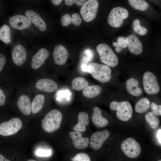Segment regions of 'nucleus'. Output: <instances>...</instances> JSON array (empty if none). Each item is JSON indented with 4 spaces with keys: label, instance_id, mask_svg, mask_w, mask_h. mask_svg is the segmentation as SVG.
I'll list each match as a JSON object with an SVG mask.
<instances>
[{
    "label": "nucleus",
    "instance_id": "nucleus-1",
    "mask_svg": "<svg viewBox=\"0 0 161 161\" xmlns=\"http://www.w3.org/2000/svg\"><path fill=\"white\" fill-rule=\"evenodd\" d=\"M62 119L61 112L58 110L52 109L47 113L41 120L42 128L47 132H54L60 128Z\"/></svg>",
    "mask_w": 161,
    "mask_h": 161
},
{
    "label": "nucleus",
    "instance_id": "nucleus-2",
    "mask_svg": "<svg viewBox=\"0 0 161 161\" xmlns=\"http://www.w3.org/2000/svg\"><path fill=\"white\" fill-rule=\"evenodd\" d=\"M86 71L93 78L102 83L108 82L111 78V69L106 65L92 63L87 66Z\"/></svg>",
    "mask_w": 161,
    "mask_h": 161
},
{
    "label": "nucleus",
    "instance_id": "nucleus-3",
    "mask_svg": "<svg viewBox=\"0 0 161 161\" xmlns=\"http://www.w3.org/2000/svg\"><path fill=\"white\" fill-rule=\"evenodd\" d=\"M96 50L100 61L103 63L112 67L117 66L118 59L111 48L105 44H100L97 46Z\"/></svg>",
    "mask_w": 161,
    "mask_h": 161
},
{
    "label": "nucleus",
    "instance_id": "nucleus-4",
    "mask_svg": "<svg viewBox=\"0 0 161 161\" xmlns=\"http://www.w3.org/2000/svg\"><path fill=\"white\" fill-rule=\"evenodd\" d=\"M109 107L111 110L117 111V117L122 121H127L132 116L133 109L128 101H124L118 102L113 101L111 103Z\"/></svg>",
    "mask_w": 161,
    "mask_h": 161
},
{
    "label": "nucleus",
    "instance_id": "nucleus-5",
    "mask_svg": "<svg viewBox=\"0 0 161 161\" xmlns=\"http://www.w3.org/2000/svg\"><path fill=\"white\" fill-rule=\"evenodd\" d=\"M129 16L128 10L125 8L117 7L113 8L108 17V22L111 26L118 28L123 24V20Z\"/></svg>",
    "mask_w": 161,
    "mask_h": 161
},
{
    "label": "nucleus",
    "instance_id": "nucleus-6",
    "mask_svg": "<svg viewBox=\"0 0 161 161\" xmlns=\"http://www.w3.org/2000/svg\"><path fill=\"white\" fill-rule=\"evenodd\" d=\"M99 6L96 0H88L85 2L80 9V13L84 20L86 22L94 20L97 15Z\"/></svg>",
    "mask_w": 161,
    "mask_h": 161
},
{
    "label": "nucleus",
    "instance_id": "nucleus-7",
    "mask_svg": "<svg viewBox=\"0 0 161 161\" xmlns=\"http://www.w3.org/2000/svg\"><path fill=\"white\" fill-rule=\"evenodd\" d=\"M121 147L125 155L131 158L138 157L141 151L139 144L131 137L128 138L123 140L121 143Z\"/></svg>",
    "mask_w": 161,
    "mask_h": 161
},
{
    "label": "nucleus",
    "instance_id": "nucleus-8",
    "mask_svg": "<svg viewBox=\"0 0 161 161\" xmlns=\"http://www.w3.org/2000/svg\"><path fill=\"white\" fill-rule=\"evenodd\" d=\"M143 84L144 90L148 95L156 94L160 91V86L157 77L150 71L146 72L144 74Z\"/></svg>",
    "mask_w": 161,
    "mask_h": 161
},
{
    "label": "nucleus",
    "instance_id": "nucleus-9",
    "mask_svg": "<svg viewBox=\"0 0 161 161\" xmlns=\"http://www.w3.org/2000/svg\"><path fill=\"white\" fill-rule=\"evenodd\" d=\"M22 123L19 118H13L0 124V135L7 136L16 133L22 127Z\"/></svg>",
    "mask_w": 161,
    "mask_h": 161
},
{
    "label": "nucleus",
    "instance_id": "nucleus-10",
    "mask_svg": "<svg viewBox=\"0 0 161 161\" xmlns=\"http://www.w3.org/2000/svg\"><path fill=\"white\" fill-rule=\"evenodd\" d=\"M109 135V132L106 129L95 132L90 138L89 143L90 147L94 150L100 149Z\"/></svg>",
    "mask_w": 161,
    "mask_h": 161
},
{
    "label": "nucleus",
    "instance_id": "nucleus-11",
    "mask_svg": "<svg viewBox=\"0 0 161 161\" xmlns=\"http://www.w3.org/2000/svg\"><path fill=\"white\" fill-rule=\"evenodd\" d=\"M10 25L13 28L19 30L29 27L31 21L26 17L21 15H16L10 17L9 21Z\"/></svg>",
    "mask_w": 161,
    "mask_h": 161
},
{
    "label": "nucleus",
    "instance_id": "nucleus-12",
    "mask_svg": "<svg viewBox=\"0 0 161 161\" xmlns=\"http://www.w3.org/2000/svg\"><path fill=\"white\" fill-rule=\"evenodd\" d=\"M127 47L131 52L136 55L141 53L143 51V45L138 38L134 35L131 34L126 37Z\"/></svg>",
    "mask_w": 161,
    "mask_h": 161
},
{
    "label": "nucleus",
    "instance_id": "nucleus-13",
    "mask_svg": "<svg viewBox=\"0 0 161 161\" xmlns=\"http://www.w3.org/2000/svg\"><path fill=\"white\" fill-rule=\"evenodd\" d=\"M68 57V50L64 46L59 44L55 47L53 52V58L56 64L64 65L66 63Z\"/></svg>",
    "mask_w": 161,
    "mask_h": 161
},
{
    "label": "nucleus",
    "instance_id": "nucleus-14",
    "mask_svg": "<svg viewBox=\"0 0 161 161\" xmlns=\"http://www.w3.org/2000/svg\"><path fill=\"white\" fill-rule=\"evenodd\" d=\"M49 55V52L47 49L42 48L39 49L32 58V68L35 70L38 69L44 64Z\"/></svg>",
    "mask_w": 161,
    "mask_h": 161
},
{
    "label": "nucleus",
    "instance_id": "nucleus-15",
    "mask_svg": "<svg viewBox=\"0 0 161 161\" xmlns=\"http://www.w3.org/2000/svg\"><path fill=\"white\" fill-rule=\"evenodd\" d=\"M69 136L72 140L74 146L77 149H83L88 147L89 143V139L83 137L81 132L71 131L69 133Z\"/></svg>",
    "mask_w": 161,
    "mask_h": 161
},
{
    "label": "nucleus",
    "instance_id": "nucleus-16",
    "mask_svg": "<svg viewBox=\"0 0 161 161\" xmlns=\"http://www.w3.org/2000/svg\"><path fill=\"white\" fill-rule=\"evenodd\" d=\"M35 86L38 90L48 92H53L58 88V85L55 82L48 78L39 79L35 83Z\"/></svg>",
    "mask_w": 161,
    "mask_h": 161
},
{
    "label": "nucleus",
    "instance_id": "nucleus-17",
    "mask_svg": "<svg viewBox=\"0 0 161 161\" xmlns=\"http://www.w3.org/2000/svg\"><path fill=\"white\" fill-rule=\"evenodd\" d=\"M12 56L13 61L16 65H22L25 62L27 57L25 48L21 45H17L13 50Z\"/></svg>",
    "mask_w": 161,
    "mask_h": 161
},
{
    "label": "nucleus",
    "instance_id": "nucleus-18",
    "mask_svg": "<svg viewBox=\"0 0 161 161\" xmlns=\"http://www.w3.org/2000/svg\"><path fill=\"white\" fill-rule=\"evenodd\" d=\"M26 17L41 31H44L47 28L46 24L41 16L34 11L27 10L25 12Z\"/></svg>",
    "mask_w": 161,
    "mask_h": 161
},
{
    "label": "nucleus",
    "instance_id": "nucleus-19",
    "mask_svg": "<svg viewBox=\"0 0 161 161\" xmlns=\"http://www.w3.org/2000/svg\"><path fill=\"white\" fill-rule=\"evenodd\" d=\"M17 105L22 113L25 115H30L31 112V103L29 97L22 95L18 98Z\"/></svg>",
    "mask_w": 161,
    "mask_h": 161
},
{
    "label": "nucleus",
    "instance_id": "nucleus-20",
    "mask_svg": "<svg viewBox=\"0 0 161 161\" xmlns=\"http://www.w3.org/2000/svg\"><path fill=\"white\" fill-rule=\"evenodd\" d=\"M94 112L91 117L92 121L95 125L97 128L104 127L109 123L108 120L102 115L101 111L97 107L93 108Z\"/></svg>",
    "mask_w": 161,
    "mask_h": 161
},
{
    "label": "nucleus",
    "instance_id": "nucleus-21",
    "mask_svg": "<svg viewBox=\"0 0 161 161\" xmlns=\"http://www.w3.org/2000/svg\"><path fill=\"white\" fill-rule=\"evenodd\" d=\"M78 122L75 125L73 129L75 132H83L86 129V126L89 124L88 114L85 112H80L78 115Z\"/></svg>",
    "mask_w": 161,
    "mask_h": 161
},
{
    "label": "nucleus",
    "instance_id": "nucleus-22",
    "mask_svg": "<svg viewBox=\"0 0 161 161\" xmlns=\"http://www.w3.org/2000/svg\"><path fill=\"white\" fill-rule=\"evenodd\" d=\"M138 85L139 82L137 79L134 78H130L127 80L126 83V90L133 96H139L142 94L143 91Z\"/></svg>",
    "mask_w": 161,
    "mask_h": 161
},
{
    "label": "nucleus",
    "instance_id": "nucleus-23",
    "mask_svg": "<svg viewBox=\"0 0 161 161\" xmlns=\"http://www.w3.org/2000/svg\"><path fill=\"white\" fill-rule=\"evenodd\" d=\"M45 101L44 96L38 94L34 98L31 103V112L35 114L39 112L42 108Z\"/></svg>",
    "mask_w": 161,
    "mask_h": 161
},
{
    "label": "nucleus",
    "instance_id": "nucleus-24",
    "mask_svg": "<svg viewBox=\"0 0 161 161\" xmlns=\"http://www.w3.org/2000/svg\"><path fill=\"white\" fill-rule=\"evenodd\" d=\"M102 88L98 85L88 86L83 91V95L89 98H92L99 95L102 91Z\"/></svg>",
    "mask_w": 161,
    "mask_h": 161
},
{
    "label": "nucleus",
    "instance_id": "nucleus-25",
    "mask_svg": "<svg viewBox=\"0 0 161 161\" xmlns=\"http://www.w3.org/2000/svg\"><path fill=\"white\" fill-rule=\"evenodd\" d=\"M89 83L83 77H78L74 78L72 81L71 86L72 89L76 91L84 89L88 86Z\"/></svg>",
    "mask_w": 161,
    "mask_h": 161
},
{
    "label": "nucleus",
    "instance_id": "nucleus-26",
    "mask_svg": "<svg viewBox=\"0 0 161 161\" xmlns=\"http://www.w3.org/2000/svg\"><path fill=\"white\" fill-rule=\"evenodd\" d=\"M150 101L146 97L142 98L136 103L135 110L139 113H143L148 110L150 107Z\"/></svg>",
    "mask_w": 161,
    "mask_h": 161
},
{
    "label": "nucleus",
    "instance_id": "nucleus-27",
    "mask_svg": "<svg viewBox=\"0 0 161 161\" xmlns=\"http://www.w3.org/2000/svg\"><path fill=\"white\" fill-rule=\"evenodd\" d=\"M0 39L6 44L11 42V30L7 24H4L1 28Z\"/></svg>",
    "mask_w": 161,
    "mask_h": 161
},
{
    "label": "nucleus",
    "instance_id": "nucleus-28",
    "mask_svg": "<svg viewBox=\"0 0 161 161\" xmlns=\"http://www.w3.org/2000/svg\"><path fill=\"white\" fill-rule=\"evenodd\" d=\"M145 118L146 122L152 129H156L159 124V118L152 112H149L147 113L145 115Z\"/></svg>",
    "mask_w": 161,
    "mask_h": 161
},
{
    "label": "nucleus",
    "instance_id": "nucleus-29",
    "mask_svg": "<svg viewBox=\"0 0 161 161\" xmlns=\"http://www.w3.org/2000/svg\"><path fill=\"white\" fill-rule=\"evenodd\" d=\"M129 2L134 9L142 11L146 10L148 7V4L144 0H129Z\"/></svg>",
    "mask_w": 161,
    "mask_h": 161
},
{
    "label": "nucleus",
    "instance_id": "nucleus-30",
    "mask_svg": "<svg viewBox=\"0 0 161 161\" xmlns=\"http://www.w3.org/2000/svg\"><path fill=\"white\" fill-rule=\"evenodd\" d=\"M117 42H113L112 45L116 47L115 51L117 53H119L123 49L127 47L126 38L123 36H119L117 38Z\"/></svg>",
    "mask_w": 161,
    "mask_h": 161
},
{
    "label": "nucleus",
    "instance_id": "nucleus-31",
    "mask_svg": "<svg viewBox=\"0 0 161 161\" xmlns=\"http://www.w3.org/2000/svg\"><path fill=\"white\" fill-rule=\"evenodd\" d=\"M133 27L134 30L140 35H145L148 32L145 27L140 25V21L138 19L134 20L133 23Z\"/></svg>",
    "mask_w": 161,
    "mask_h": 161
},
{
    "label": "nucleus",
    "instance_id": "nucleus-32",
    "mask_svg": "<svg viewBox=\"0 0 161 161\" xmlns=\"http://www.w3.org/2000/svg\"><path fill=\"white\" fill-rule=\"evenodd\" d=\"M72 161H91V159L87 154L80 153L76 154L73 158Z\"/></svg>",
    "mask_w": 161,
    "mask_h": 161
},
{
    "label": "nucleus",
    "instance_id": "nucleus-33",
    "mask_svg": "<svg viewBox=\"0 0 161 161\" xmlns=\"http://www.w3.org/2000/svg\"><path fill=\"white\" fill-rule=\"evenodd\" d=\"M52 151L50 149H38L35 151L36 155L41 157H49L52 154Z\"/></svg>",
    "mask_w": 161,
    "mask_h": 161
},
{
    "label": "nucleus",
    "instance_id": "nucleus-34",
    "mask_svg": "<svg viewBox=\"0 0 161 161\" xmlns=\"http://www.w3.org/2000/svg\"><path fill=\"white\" fill-rule=\"evenodd\" d=\"M61 23L62 26H66L72 24L71 17L68 14L64 15L61 17Z\"/></svg>",
    "mask_w": 161,
    "mask_h": 161
},
{
    "label": "nucleus",
    "instance_id": "nucleus-35",
    "mask_svg": "<svg viewBox=\"0 0 161 161\" xmlns=\"http://www.w3.org/2000/svg\"><path fill=\"white\" fill-rule=\"evenodd\" d=\"M72 24L78 26L81 24L82 19L79 15L77 13H74L71 16Z\"/></svg>",
    "mask_w": 161,
    "mask_h": 161
},
{
    "label": "nucleus",
    "instance_id": "nucleus-36",
    "mask_svg": "<svg viewBox=\"0 0 161 161\" xmlns=\"http://www.w3.org/2000/svg\"><path fill=\"white\" fill-rule=\"evenodd\" d=\"M151 108L152 112L157 115H161V105H157L154 102L151 103Z\"/></svg>",
    "mask_w": 161,
    "mask_h": 161
},
{
    "label": "nucleus",
    "instance_id": "nucleus-37",
    "mask_svg": "<svg viewBox=\"0 0 161 161\" xmlns=\"http://www.w3.org/2000/svg\"><path fill=\"white\" fill-rule=\"evenodd\" d=\"M86 0H65V4L68 6L72 5L75 3L78 6L83 5L86 1Z\"/></svg>",
    "mask_w": 161,
    "mask_h": 161
},
{
    "label": "nucleus",
    "instance_id": "nucleus-38",
    "mask_svg": "<svg viewBox=\"0 0 161 161\" xmlns=\"http://www.w3.org/2000/svg\"><path fill=\"white\" fill-rule=\"evenodd\" d=\"M6 100L5 95L1 89L0 88V106L4 105Z\"/></svg>",
    "mask_w": 161,
    "mask_h": 161
},
{
    "label": "nucleus",
    "instance_id": "nucleus-39",
    "mask_svg": "<svg viewBox=\"0 0 161 161\" xmlns=\"http://www.w3.org/2000/svg\"><path fill=\"white\" fill-rule=\"evenodd\" d=\"M6 62V59L5 56L2 54H0V72L2 70Z\"/></svg>",
    "mask_w": 161,
    "mask_h": 161
},
{
    "label": "nucleus",
    "instance_id": "nucleus-40",
    "mask_svg": "<svg viewBox=\"0 0 161 161\" xmlns=\"http://www.w3.org/2000/svg\"><path fill=\"white\" fill-rule=\"evenodd\" d=\"M157 137L159 143L161 144V129H159L157 134Z\"/></svg>",
    "mask_w": 161,
    "mask_h": 161
},
{
    "label": "nucleus",
    "instance_id": "nucleus-41",
    "mask_svg": "<svg viewBox=\"0 0 161 161\" xmlns=\"http://www.w3.org/2000/svg\"><path fill=\"white\" fill-rule=\"evenodd\" d=\"M62 1V0H51V1L53 4L58 5L60 4Z\"/></svg>",
    "mask_w": 161,
    "mask_h": 161
},
{
    "label": "nucleus",
    "instance_id": "nucleus-42",
    "mask_svg": "<svg viewBox=\"0 0 161 161\" xmlns=\"http://www.w3.org/2000/svg\"><path fill=\"white\" fill-rule=\"evenodd\" d=\"M0 161H10L5 158L2 154H0Z\"/></svg>",
    "mask_w": 161,
    "mask_h": 161
},
{
    "label": "nucleus",
    "instance_id": "nucleus-43",
    "mask_svg": "<svg viewBox=\"0 0 161 161\" xmlns=\"http://www.w3.org/2000/svg\"><path fill=\"white\" fill-rule=\"evenodd\" d=\"M27 161H36V160H32V159H30V160H28Z\"/></svg>",
    "mask_w": 161,
    "mask_h": 161
},
{
    "label": "nucleus",
    "instance_id": "nucleus-44",
    "mask_svg": "<svg viewBox=\"0 0 161 161\" xmlns=\"http://www.w3.org/2000/svg\"><path fill=\"white\" fill-rule=\"evenodd\" d=\"M157 161H161V160H158Z\"/></svg>",
    "mask_w": 161,
    "mask_h": 161
}]
</instances>
